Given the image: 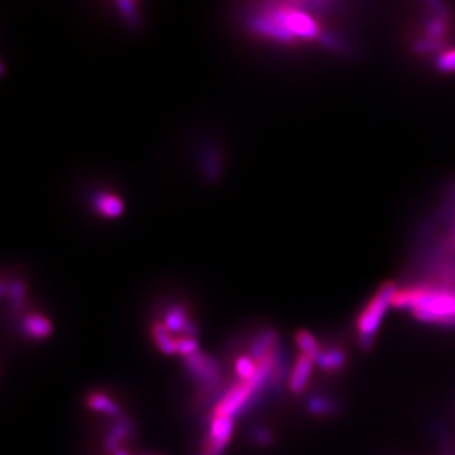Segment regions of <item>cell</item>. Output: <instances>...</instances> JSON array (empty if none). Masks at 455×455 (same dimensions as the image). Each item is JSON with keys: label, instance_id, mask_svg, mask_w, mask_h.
Listing matches in <instances>:
<instances>
[{"label": "cell", "instance_id": "obj_1", "mask_svg": "<svg viewBox=\"0 0 455 455\" xmlns=\"http://www.w3.org/2000/svg\"><path fill=\"white\" fill-rule=\"evenodd\" d=\"M392 305L409 310L417 320L437 326H455V286L424 283L397 291Z\"/></svg>", "mask_w": 455, "mask_h": 455}, {"label": "cell", "instance_id": "obj_2", "mask_svg": "<svg viewBox=\"0 0 455 455\" xmlns=\"http://www.w3.org/2000/svg\"><path fill=\"white\" fill-rule=\"evenodd\" d=\"M397 294V287L392 283H386L371 296L357 318V333L362 350H369L376 339V333L381 327L383 317L393 302Z\"/></svg>", "mask_w": 455, "mask_h": 455}, {"label": "cell", "instance_id": "obj_3", "mask_svg": "<svg viewBox=\"0 0 455 455\" xmlns=\"http://www.w3.org/2000/svg\"><path fill=\"white\" fill-rule=\"evenodd\" d=\"M185 367L192 378H194L201 386L202 392L212 395V390L220 388L221 382V367L220 364L205 352H194L185 358Z\"/></svg>", "mask_w": 455, "mask_h": 455}, {"label": "cell", "instance_id": "obj_4", "mask_svg": "<svg viewBox=\"0 0 455 455\" xmlns=\"http://www.w3.org/2000/svg\"><path fill=\"white\" fill-rule=\"evenodd\" d=\"M235 432V418L214 416L209 423V430L206 436L205 448L202 451L204 455H221L229 445L230 439Z\"/></svg>", "mask_w": 455, "mask_h": 455}, {"label": "cell", "instance_id": "obj_5", "mask_svg": "<svg viewBox=\"0 0 455 455\" xmlns=\"http://www.w3.org/2000/svg\"><path fill=\"white\" fill-rule=\"evenodd\" d=\"M314 364L315 362L310 357L303 354H301L295 361L292 370L287 374V386H289V390L295 393V395H299V393L307 389L312 376Z\"/></svg>", "mask_w": 455, "mask_h": 455}, {"label": "cell", "instance_id": "obj_6", "mask_svg": "<svg viewBox=\"0 0 455 455\" xmlns=\"http://www.w3.org/2000/svg\"><path fill=\"white\" fill-rule=\"evenodd\" d=\"M164 324L171 333H183L185 336L189 338H196V335H198V327L192 320H189L187 312L183 307H173L166 311Z\"/></svg>", "mask_w": 455, "mask_h": 455}, {"label": "cell", "instance_id": "obj_7", "mask_svg": "<svg viewBox=\"0 0 455 455\" xmlns=\"http://www.w3.org/2000/svg\"><path fill=\"white\" fill-rule=\"evenodd\" d=\"M87 407L95 413L108 416L112 418H119L123 414V408L110 395H106L103 392H92L88 393L86 400Z\"/></svg>", "mask_w": 455, "mask_h": 455}, {"label": "cell", "instance_id": "obj_8", "mask_svg": "<svg viewBox=\"0 0 455 455\" xmlns=\"http://www.w3.org/2000/svg\"><path fill=\"white\" fill-rule=\"evenodd\" d=\"M317 367L324 373H338L346 364V354L339 346H331L323 350L320 357L315 360Z\"/></svg>", "mask_w": 455, "mask_h": 455}, {"label": "cell", "instance_id": "obj_9", "mask_svg": "<svg viewBox=\"0 0 455 455\" xmlns=\"http://www.w3.org/2000/svg\"><path fill=\"white\" fill-rule=\"evenodd\" d=\"M131 428L133 424L127 416H121L119 418H117V421L112 424V428L105 436V448L114 454L118 448H121L119 444L130 436Z\"/></svg>", "mask_w": 455, "mask_h": 455}, {"label": "cell", "instance_id": "obj_10", "mask_svg": "<svg viewBox=\"0 0 455 455\" xmlns=\"http://www.w3.org/2000/svg\"><path fill=\"white\" fill-rule=\"evenodd\" d=\"M22 330L32 339H44L52 333V324L40 314H28L22 320Z\"/></svg>", "mask_w": 455, "mask_h": 455}, {"label": "cell", "instance_id": "obj_11", "mask_svg": "<svg viewBox=\"0 0 455 455\" xmlns=\"http://www.w3.org/2000/svg\"><path fill=\"white\" fill-rule=\"evenodd\" d=\"M279 345V336L275 330H265L258 335L249 346V357L255 361H260L270 351L275 350Z\"/></svg>", "mask_w": 455, "mask_h": 455}, {"label": "cell", "instance_id": "obj_12", "mask_svg": "<svg viewBox=\"0 0 455 455\" xmlns=\"http://www.w3.org/2000/svg\"><path fill=\"white\" fill-rule=\"evenodd\" d=\"M152 336L158 346V350L165 355L177 354V339L171 336V331L165 327L164 323L157 322L152 327Z\"/></svg>", "mask_w": 455, "mask_h": 455}, {"label": "cell", "instance_id": "obj_13", "mask_svg": "<svg viewBox=\"0 0 455 455\" xmlns=\"http://www.w3.org/2000/svg\"><path fill=\"white\" fill-rule=\"evenodd\" d=\"M95 208L100 212L102 216L114 218V217H118L123 214L124 205H123V202H121L119 198H117V196L103 193V194H99L95 199Z\"/></svg>", "mask_w": 455, "mask_h": 455}, {"label": "cell", "instance_id": "obj_14", "mask_svg": "<svg viewBox=\"0 0 455 455\" xmlns=\"http://www.w3.org/2000/svg\"><path fill=\"white\" fill-rule=\"evenodd\" d=\"M296 345L301 350V354L310 357L314 362L318 357H320V354L323 351L322 345L318 343L317 339L307 330H299L296 333Z\"/></svg>", "mask_w": 455, "mask_h": 455}, {"label": "cell", "instance_id": "obj_15", "mask_svg": "<svg viewBox=\"0 0 455 455\" xmlns=\"http://www.w3.org/2000/svg\"><path fill=\"white\" fill-rule=\"evenodd\" d=\"M336 402L331 401L326 397L322 395H315V397H310L307 401V409L308 413L318 416V417H323V416H330L331 413L336 411Z\"/></svg>", "mask_w": 455, "mask_h": 455}, {"label": "cell", "instance_id": "obj_16", "mask_svg": "<svg viewBox=\"0 0 455 455\" xmlns=\"http://www.w3.org/2000/svg\"><path fill=\"white\" fill-rule=\"evenodd\" d=\"M235 373L240 382L252 378L256 373V361L249 355H242L235 362Z\"/></svg>", "mask_w": 455, "mask_h": 455}, {"label": "cell", "instance_id": "obj_17", "mask_svg": "<svg viewBox=\"0 0 455 455\" xmlns=\"http://www.w3.org/2000/svg\"><path fill=\"white\" fill-rule=\"evenodd\" d=\"M198 351H199V345H198V339L196 338L181 336L177 339V355H181L183 358H186Z\"/></svg>", "mask_w": 455, "mask_h": 455}, {"label": "cell", "instance_id": "obj_18", "mask_svg": "<svg viewBox=\"0 0 455 455\" xmlns=\"http://www.w3.org/2000/svg\"><path fill=\"white\" fill-rule=\"evenodd\" d=\"M437 68L441 71H455V49L445 51L437 58Z\"/></svg>", "mask_w": 455, "mask_h": 455}, {"label": "cell", "instance_id": "obj_19", "mask_svg": "<svg viewBox=\"0 0 455 455\" xmlns=\"http://www.w3.org/2000/svg\"><path fill=\"white\" fill-rule=\"evenodd\" d=\"M252 441L256 445H260V447H268L271 444V441H272V435L265 428H256L252 432Z\"/></svg>", "mask_w": 455, "mask_h": 455}, {"label": "cell", "instance_id": "obj_20", "mask_svg": "<svg viewBox=\"0 0 455 455\" xmlns=\"http://www.w3.org/2000/svg\"><path fill=\"white\" fill-rule=\"evenodd\" d=\"M11 298L13 302H21L22 298H24V289H22V286L21 284H13L12 286V289H11Z\"/></svg>", "mask_w": 455, "mask_h": 455}, {"label": "cell", "instance_id": "obj_21", "mask_svg": "<svg viewBox=\"0 0 455 455\" xmlns=\"http://www.w3.org/2000/svg\"><path fill=\"white\" fill-rule=\"evenodd\" d=\"M150 455H154V454H150Z\"/></svg>", "mask_w": 455, "mask_h": 455}]
</instances>
